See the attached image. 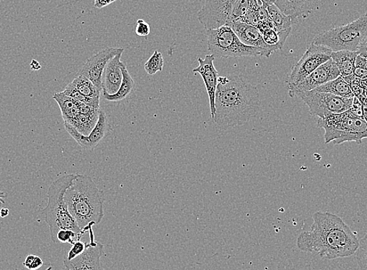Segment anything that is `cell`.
I'll use <instances>...</instances> for the list:
<instances>
[{"label": "cell", "instance_id": "cell-1", "mask_svg": "<svg viewBox=\"0 0 367 270\" xmlns=\"http://www.w3.org/2000/svg\"><path fill=\"white\" fill-rule=\"evenodd\" d=\"M311 230L297 239L299 250L316 253L323 259H337L354 255L360 240L344 220L329 212L318 211L313 216Z\"/></svg>", "mask_w": 367, "mask_h": 270}, {"label": "cell", "instance_id": "cell-2", "mask_svg": "<svg viewBox=\"0 0 367 270\" xmlns=\"http://www.w3.org/2000/svg\"><path fill=\"white\" fill-rule=\"evenodd\" d=\"M214 121L223 128L242 125L257 116L260 100L256 86L239 76L219 77L215 97Z\"/></svg>", "mask_w": 367, "mask_h": 270}, {"label": "cell", "instance_id": "cell-3", "mask_svg": "<svg viewBox=\"0 0 367 270\" xmlns=\"http://www.w3.org/2000/svg\"><path fill=\"white\" fill-rule=\"evenodd\" d=\"M71 216L85 233L99 224L104 217L103 193L92 177L77 174L64 195Z\"/></svg>", "mask_w": 367, "mask_h": 270}, {"label": "cell", "instance_id": "cell-4", "mask_svg": "<svg viewBox=\"0 0 367 270\" xmlns=\"http://www.w3.org/2000/svg\"><path fill=\"white\" fill-rule=\"evenodd\" d=\"M76 175H65L55 180L48 187V202L43 214L48 227L53 242L61 230H71L83 236L85 232L78 225L76 220L70 214L64 195L72 185Z\"/></svg>", "mask_w": 367, "mask_h": 270}, {"label": "cell", "instance_id": "cell-5", "mask_svg": "<svg viewBox=\"0 0 367 270\" xmlns=\"http://www.w3.org/2000/svg\"><path fill=\"white\" fill-rule=\"evenodd\" d=\"M317 127L325 130V144H361L363 139L367 137V122L349 110L319 118Z\"/></svg>", "mask_w": 367, "mask_h": 270}, {"label": "cell", "instance_id": "cell-6", "mask_svg": "<svg viewBox=\"0 0 367 270\" xmlns=\"http://www.w3.org/2000/svg\"><path fill=\"white\" fill-rule=\"evenodd\" d=\"M207 47L211 54L222 58L264 56L268 58L273 53L263 48L249 46L241 42L229 26L207 31Z\"/></svg>", "mask_w": 367, "mask_h": 270}, {"label": "cell", "instance_id": "cell-7", "mask_svg": "<svg viewBox=\"0 0 367 270\" xmlns=\"http://www.w3.org/2000/svg\"><path fill=\"white\" fill-rule=\"evenodd\" d=\"M367 36V11L357 20L346 26L329 29L316 36L312 43L330 48L332 52L357 51L358 45Z\"/></svg>", "mask_w": 367, "mask_h": 270}, {"label": "cell", "instance_id": "cell-8", "mask_svg": "<svg viewBox=\"0 0 367 270\" xmlns=\"http://www.w3.org/2000/svg\"><path fill=\"white\" fill-rule=\"evenodd\" d=\"M296 96L306 103L313 116L319 117V118L348 110L354 98H343L327 93L317 92L315 90L299 93Z\"/></svg>", "mask_w": 367, "mask_h": 270}, {"label": "cell", "instance_id": "cell-9", "mask_svg": "<svg viewBox=\"0 0 367 270\" xmlns=\"http://www.w3.org/2000/svg\"><path fill=\"white\" fill-rule=\"evenodd\" d=\"M330 48L311 43L301 58L293 67L288 81L289 87L296 85L324 63L331 59Z\"/></svg>", "mask_w": 367, "mask_h": 270}, {"label": "cell", "instance_id": "cell-10", "mask_svg": "<svg viewBox=\"0 0 367 270\" xmlns=\"http://www.w3.org/2000/svg\"><path fill=\"white\" fill-rule=\"evenodd\" d=\"M232 0H207L197 18L207 31L227 26L231 21Z\"/></svg>", "mask_w": 367, "mask_h": 270}, {"label": "cell", "instance_id": "cell-11", "mask_svg": "<svg viewBox=\"0 0 367 270\" xmlns=\"http://www.w3.org/2000/svg\"><path fill=\"white\" fill-rule=\"evenodd\" d=\"M340 76L336 63L331 59L322 64L299 84L289 87V95L290 97H295L299 93L313 91L318 87L336 79Z\"/></svg>", "mask_w": 367, "mask_h": 270}, {"label": "cell", "instance_id": "cell-12", "mask_svg": "<svg viewBox=\"0 0 367 270\" xmlns=\"http://www.w3.org/2000/svg\"><path fill=\"white\" fill-rule=\"evenodd\" d=\"M125 48L110 47L93 56L84 64L78 76H83L91 80L93 85L102 92V78L105 66L114 56L123 53Z\"/></svg>", "mask_w": 367, "mask_h": 270}, {"label": "cell", "instance_id": "cell-13", "mask_svg": "<svg viewBox=\"0 0 367 270\" xmlns=\"http://www.w3.org/2000/svg\"><path fill=\"white\" fill-rule=\"evenodd\" d=\"M91 242L86 243V250L78 257L69 261L66 259L63 264L69 270H103L101 257L103 254V244L95 241L93 227L89 228Z\"/></svg>", "mask_w": 367, "mask_h": 270}, {"label": "cell", "instance_id": "cell-14", "mask_svg": "<svg viewBox=\"0 0 367 270\" xmlns=\"http://www.w3.org/2000/svg\"><path fill=\"white\" fill-rule=\"evenodd\" d=\"M65 129L68 133L75 139V141L83 148L86 150L94 149L99 145L103 139L108 135L110 129L107 114L100 110L99 119L91 134L87 136L81 134L77 129L64 123Z\"/></svg>", "mask_w": 367, "mask_h": 270}, {"label": "cell", "instance_id": "cell-15", "mask_svg": "<svg viewBox=\"0 0 367 270\" xmlns=\"http://www.w3.org/2000/svg\"><path fill=\"white\" fill-rule=\"evenodd\" d=\"M215 56L208 54L205 58H199V67L193 69V73L201 76L209 96L211 118L214 119L216 113L215 97L218 84V71L214 67Z\"/></svg>", "mask_w": 367, "mask_h": 270}, {"label": "cell", "instance_id": "cell-16", "mask_svg": "<svg viewBox=\"0 0 367 270\" xmlns=\"http://www.w3.org/2000/svg\"><path fill=\"white\" fill-rule=\"evenodd\" d=\"M227 26L232 28L244 45L263 48L273 53L276 51L274 48L265 43L262 33L256 26L239 21H232L227 24Z\"/></svg>", "mask_w": 367, "mask_h": 270}, {"label": "cell", "instance_id": "cell-17", "mask_svg": "<svg viewBox=\"0 0 367 270\" xmlns=\"http://www.w3.org/2000/svg\"><path fill=\"white\" fill-rule=\"evenodd\" d=\"M119 53L114 56L105 66L102 78V92L109 95L118 93L123 79L121 66L123 62L120 61L121 56Z\"/></svg>", "mask_w": 367, "mask_h": 270}, {"label": "cell", "instance_id": "cell-18", "mask_svg": "<svg viewBox=\"0 0 367 270\" xmlns=\"http://www.w3.org/2000/svg\"><path fill=\"white\" fill-rule=\"evenodd\" d=\"M318 3L319 0H276L275 5L295 23L301 16L314 10Z\"/></svg>", "mask_w": 367, "mask_h": 270}, {"label": "cell", "instance_id": "cell-19", "mask_svg": "<svg viewBox=\"0 0 367 270\" xmlns=\"http://www.w3.org/2000/svg\"><path fill=\"white\" fill-rule=\"evenodd\" d=\"M269 19L272 21L275 31L280 38L282 47L291 33L292 20L289 16L284 14L275 4L267 6Z\"/></svg>", "mask_w": 367, "mask_h": 270}, {"label": "cell", "instance_id": "cell-20", "mask_svg": "<svg viewBox=\"0 0 367 270\" xmlns=\"http://www.w3.org/2000/svg\"><path fill=\"white\" fill-rule=\"evenodd\" d=\"M53 100L60 106L64 123L71 125L81 114V103L65 95L63 92L55 94Z\"/></svg>", "mask_w": 367, "mask_h": 270}, {"label": "cell", "instance_id": "cell-21", "mask_svg": "<svg viewBox=\"0 0 367 270\" xmlns=\"http://www.w3.org/2000/svg\"><path fill=\"white\" fill-rule=\"evenodd\" d=\"M358 55L357 51H342L332 52L331 60L336 63L341 76L346 77L353 75Z\"/></svg>", "mask_w": 367, "mask_h": 270}, {"label": "cell", "instance_id": "cell-22", "mask_svg": "<svg viewBox=\"0 0 367 270\" xmlns=\"http://www.w3.org/2000/svg\"><path fill=\"white\" fill-rule=\"evenodd\" d=\"M121 71L122 75H123V79H122V83L118 93L113 95L103 93V97L105 100L115 103L120 102L127 99V98L133 93L135 86V81L132 76H130L125 63L122 64Z\"/></svg>", "mask_w": 367, "mask_h": 270}, {"label": "cell", "instance_id": "cell-23", "mask_svg": "<svg viewBox=\"0 0 367 270\" xmlns=\"http://www.w3.org/2000/svg\"><path fill=\"white\" fill-rule=\"evenodd\" d=\"M315 91L327 93L343 98H353L355 96L347 81L341 76L336 79L318 87L315 89Z\"/></svg>", "mask_w": 367, "mask_h": 270}, {"label": "cell", "instance_id": "cell-24", "mask_svg": "<svg viewBox=\"0 0 367 270\" xmlns=\"http://www.w3.org/2000/svg\"><path fill=\"white\" fill-rule=\"evenodd\" d=\"M100 109H96L88 113H81L77 120L71 125L85 136L91 133L99 119Z\"/></svg>", "mask_w": 367, "mask_h": 270}, {"label": "cell", "instance_id": "cell-25", "mask_svg": "<svg viewBox=\"0 0 367 270\" xmlns=\"http://www.w3.org/2000/svg\"><path fill=\"white\" fill-rule=\"evenodd\" d=\"M71 84L75 87L78 91L86 97L93 99L100 100L101 92L92 83V81L83 76H77Z\"/></svg>", "mask_w": 367, "mask_h": 270}, {"label": "cell", "instance_id": "cell-26", "mask_svg": "<svg viewBox=\"0 0 367 270\" xmlns=\"http://www.w3.org/2000/svg\"><path fill=\"white\" fill-rule=\"evenodd\" d=\"M63 93L68 96L72 98V99L78 101L80 103H85L91 106H93L95 108H100V100L93 99V98H88L81 94L78 90L73 87L71 83L67 85L66 88H64Z\"/></svg>", "mask_w": 367, "mask_h": 270}, {"label": "cell", "instance_id": "cell-27", "mask_svg": "<svg viewBox=\"0 0 367 270\" xmlns=\"http://www.w3.org/2000/svg\"><path fill=\"white\" fill-rule=\"evenodd\" d=\"M165 61L162 53L157 51H155L150 58L145 63V71L150 76L156 75L164 68Z\"/></svg>", "mask_w": 367, "mask_h": 270}, {"label": "cell", "instance_id": "cell-28", "mask_svg": "<svg viewBox=\"0 0 367 270\" xmlns=\"http://www.w3.org/2000/svg\"><path fill=\"white\" fill-rule=\"evenodd\" d=\"M249 5L250 0H232L230 22L239 21L244 17L249 10Z\"/></svg>", "mask_w": 367, "mask_h": 270}, {"label": "cell", "instance_id": "cell-29", "mask_svg": "<svg viewBox=\"0 0 367 270\" xmlns=\"http://www.w3.org/2000/svg\"><path fill=\"white\" fill-rule=\"evenodd\" d=\"M355 254L358 267L361 270H367V233L360 241Z\"/></svg>", "mask_w": 367, "mask_h": 270}, {"label": "cell", "instance_id": "cell-30", "mask_svg": "<svg viewBox=\"0 0 367 270\" xmlns=\"http://www.w3.org/2000/svg\"><path fill=\"white\" fill-rule=\"evenodd\" d=\"M264 42L269 46L273 47L276 51L281 50L283 48L280 43V38L274 28H269L262 32Z\"/></svg>", "mask_w": 367, "mask_h": 270}, {"label": "cell", "instance_id": "cell-31", "mask_svg": "<svg viewBox=\"0 0 367 270\" xmlns=\"http://www.w3.org/2000/svg\"><path fill=\"white\" fill-rule=\"evenodd\" d=\"M81 236L71 230H61L56 234L54 243H69L75 244L81 240Z\"/></svg>", "mask_w": 367, "mask_h": 270}, {"label": "cell", "instance_id": "cell-32", "mask_svg": "<svg viewBox=\"0 0 367 270\" xmlns=\"http://www.w3.org/2000/svg\"><path fill=\"white\" fill-rule=\"evenodd\" d=\"M23 265L29 270H37L43 266V261L38 256L30 255L24 261Z\"/></svg>", "mask_w": 367, "mask_h": 270}, {"label": "cell", "instance_id": "cell-33", "mask_svg": "<svg viewBox=\"0 0 367 270\" xmlns=\"http://www.w3.org/2000/svg\"><path fill=\"white\" fill-rule=\"evenodd\" d=\"M86 248V243L77 241L75 244H72V248L68 254V258L66 259L71 261L83 254Z\"/></svg>", "mask_w": 367, "mask_h": 270}, {"label": "cell", "instance_id": "cell-34", "mask_svg": "<svg viewBox=\"0 0 367 270\" xmlns=\"http://www.w3.org/2000/svg\"><path fill=\"white\" fill-rule=\"evenodd\" d=\"M151 28L150 24L144 20H138L135 27V34L138 36L146 37L150 34Z\"/></svg>", "mask_w": 367, "mask_h": 270}, {"label": "cell", "instance_id": "cell-35", "mask_svg": "<svg viewBox=\"0 0 367 270\" xmlns=\"http://www.w3.org/2000/svg\"><path fill=\"white\" fill-rule=\"evenodd\" d=\"M348 110L354 113L357 117L363 119V103L357 96H354L353 104L351 105V108Z\"/></svg>", "mask_w": 367, "mask_h": 270}, {"label": "cell", "instance_id": "cell-36", "mask_svg": "<svg viewBox=\"0 0 367 270\" xmlns=\"http://www.w3.org/2000/svg\"><path fill=\"white\" fill-rule=\"evenodd\" d=\"M357 52L358 55L367 59V36L362 40L360 45H358Z\"/></svg>", "mask_w": 367, "mask_h": 270}, {"label": "cell", "instance_id": "cell-37", "mask_svg": "<svg viewBox=\"0 0 367 270\" xmlns=\"http://www.w3.org/2000/svg\"><path fill=\"white\" fill-rule=\"evenodd\" d=\"M115 1L117 0H95L94 6L96 8H99V9H102V8L109 6Z\"/></svg>", "mask_w": 367, "mask_h": 270}, {"label": "cell", "instance_id": "cell-38", "mask_svg": "<svg viewBox=\"0 0 367 270\" xmlns=\"http://www.w3.org/2000/svg\"><path fill=\"white\" fill-rule=\"evenodd\" d=\"M353 75L361 79L367 77V70L361 68H355Z\"/></svg>", "mask_w": 367, "mask_h": 270}, {"label": "cell", "instance_id": "cell-39", "mask_svg": "<svg viewBox=\"0 0 367 270\" xmlns=\"http://www.w3.org/2000/svg\"><path fill=\"white\" fill-rule=\"evenodd\" d=\"M30 67L32 71H39L42 67H41V65L39 62H38L36 60H32L30 63Z\"/></svg>", "mask_w": 367, "mask_h": 270}, {"label": "cell", "instance_id": "cell-40", "mask_svg": "<svg viewBox=\"0 0 367 270\" xmlns=\"http://www.w3.org/2000/svg\"><path fill=\"white\" fill-rule=\"evenodd\" d=\"M264 6H268L272 4H275L276 0H260Z\"/></svg>", "mask_w": 367, "mask_h": 270}, {"label": "cell", "instance_id": "cell-41", "mask_svg": "<svg viewBox=\"0 0 367 270\" xmlns=\"http://www.w3.org/2000/svg\"><path fill=\"white\" fill-rule=\"evenodd\" d=\"M6 198V194L0 190V206L5 203V199ZM1 209V208H0Z\"/></svg>", "mask_w": 367, "mask_h": 270}, {"label": "cell", "instance_id": "cell-42", "mask_svg": "<svg viewBox=\"0 0 367 270\" xmlns=\"http://www.w3.org/2000/svg\"><path fill=\"white\" fill-rule=\"evenodd\" d=\"M10 211L8 209H0V215H1V217L4 218L9 215Z\"/></svg>", "mask_w": 367, "mask_h": 270}, {"label": "cell", "instance_id": "cell-43", "mask_svg": "<svg viewBox=\"0 0 367 270\" xmlns=\"http://www.w3.org/2000/svg\"><path fill=\"white\" fill-rule=\"evenodd\" d=\"M363 117L367 122V105H363Z\"/></svg>", "mask_w": 367, "mask_h": 270}, {"label": "cell", "instance_id": "cell-44", "mask_svg": "<svg viewBox=\"0 0 367 270\" xmlns=\"http://www.w3.org/2000/svg\"><path fill=\"white\" fill-rule=\"evenodd\" d=\"M361 86L363 88V89H366L367 88V78H363L361 79Z\"/></svg>", "mask_w": 367, "mask_h": 270}, {"label": "cell", "instance_id": "cell-45", "mask_svg": "<svg viewBox=\"0 0 367 270\" xmlns=\"http://www.w3.org/2000/svg\"><path fill=\"white\" fill-rule=\"evenodd\" d=\"M52 267H48L46 270H51Z\"/></svg>", "mask_w": 367, "mask_h": 270}, {"label": "cell", "instance_id": "cell-46", "mask_svg": "<svg viewBox=\"0 0 367 270\" xmlns=\"http://www.w3.org/2000/svg\"><path fill=\"white\" fill-rule=\"evenodd\" d=\"M366 69H367V64H366Z\"/></svg>", "mask_w": 367, "mask_h": 270}, {"label": "cell", "instance_id": "cell-47", "mask_svg": "<svg viewBox=\"0 0 367 270\" xmlns=\"http://www.w3.org/2000/svg\"><path fill=\"white\" fill-rule=\"evenodd\" d=\"M366 78H367V77H366Z\"/></svg>", "mask_w": 367, "mask_h": 270}, {"label": "cell", "instance_id": "cell-48", "mask_svg": "<svg viewBox=\"0 0 367 270\" xmlns=\"http://www.w3.org/2000/svg\"><path fill=\"white\" fill-rule=\"evenodd\" d=\"M367 11V10H366Z\"/></svg>", "mask_w": 367, "mask_h": 270}]
</instances>
